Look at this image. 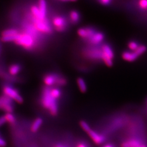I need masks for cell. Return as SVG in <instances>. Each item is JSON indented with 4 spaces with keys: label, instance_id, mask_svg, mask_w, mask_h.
<instances>
[{
    "label": "cell",
    "instance_id": "9c48e42d",
    "mask_svg": "<svg viewBox=\"0 0 147 147\" xmlns=\"http://www.w3.org/2000/svg\"><path fill=\"white\" fill-rule=\"evenodd\" d=\"M13 101L5 95L0 96V110L8 113H13L14 111Z\"/></svg>",
    "mask_w": 147,
    "mask_h": 147
},
{
    "label": "cell",
    "instance_id": "ac0fdd59",
    "mask_svg": "<svg viewBox=\"0 0 147 147\" xmlns=\"http://www.w3.org/2000/svg\"><path fill=\"white\" fill-rule=\"evenodd\" d=\"M43 121L41 118H37L32 124L31 130L33 132H36L42 125Z\"/></svg>",
    "mask_w": 147,
    "mask_h": 147
},
{
    "label": "cell",
    "instance_id": "e0dca14e",
    "mask_svg": "<svg viewBox=\"0 0 147 147\" xmlns=\"http://www.w3.org/2000/svg\"><path fill=\"white\" fill-rule=\"evenodd\" d=\"M37 5L38 7V8L40 12L41 15L44 18H47V2L44 0H40L38 1Z\"/></svg>",
    "mask_w": 147,
    "mask_h": 147
},
{
    "label": "cell",
    "instance_id": "d4e9b609",
    "mask_svg": "<svg viewBox=\"0 0 147 147\" xmlns=\"http://www.w3.org/2000/svg\"><path fill=\"white\" fill-rule=\"evenodd\" d=\"M140 9L143 11L147 10V0H141L138 2V3Z\"/></svg>",
    "mask_w": 147,
    "mask_h": 147
},
{
    "label": "cell",
    "instance_id": "d6986e66",
    "mask_svg": "<svg viewBox=\"0 0 147 147\" xmlns=\"http://www.w3.org/2000/svg\"><path fill=\"white\" fill-rule=\"evenodd\" d=\"M69 19L70 22L73 24H76L80 20V15L78 11H71L69 13Z\"/></svg>",
    "mask_w": 147,
    "mask_h": 147
},
{
    "label": "cell",
    "instance_id": "8fae6325",
    "mask_svg": "<svg viewBox=\"0 0 147 147\" xmlns=\"http://www.w3.org/2000/svg\"><path fill=\"white\" fill-rule=\"evenodd\" d=\"M52 24L53 27L58 32L65 31L67 27V21L63 16H55L53 18Z\"/></svg>",
    "mask_w": 147,
    "mask_h": 147
},
{
    "label": "cell",
    "instance_id": "9a60e30c",
    "mask_svg": "<svg viewBox=\"0 0 147 147\" xmlns=\"http://www.w3.org/2000/svg\"><path fill=\"white\" fill-rule=\"evenodd\" d=\"M121 56L124 61L129 62H132L136 61L139 57L135 51H125L123 52Z\"/></svg>",
    "mask_w": 147,
    "mask_h": 147
},
{
    "label": "cell",
    "instance_id": "6da1fadb",
    "mask_svg": "<svg viewBox=\"0 0 147 147\" xmlns=\"http://www.w3.org/2000/svg\"><path fill=\"white\" fill-rule=\"evenodd\" d=\"M57 100L50 94V87H45L43 89L41 95V104L43 108L48 111L51 116H56L58 113Z\"/></svg>",
    "mask_w": 147,
    "mask_h": 147
},
{
    "label": "cell",
    "instance_id": "603a6c76",
    "mask_svg": "<svg viewBox=\"0 0 147 147\" xmlns=\"http://www.w3.org/2000/svg\"><path fill=\"white\" fill-rule=\"evenodd\" d=\"M147 47L146 46L144 45H140V47L137 48L136 50L135 51L137 55L138 56H140L142 55L143 53H146L147 51Z\"/></svg>",
    "mask_w": 147,
    "mask_h": 147
},
{
    "label": "cell",
    "instance_id": "5bb4252c",
    "mask_svg": "<svg viewBox=\"0 0 147 147\" xmlns=\"http://www.w3.org/2000/svg\"><path fill=\"white\" fill-rule=\"evenodd\" d=\"M105 39L104 34L100 31H96L94 34L89 39L87 42L92 45H98L104 41Z\"/></svg>",
    "mask_w": 147,
    "mask_h": 147
},
{
    "label": "cell",
    "instance_id": "5b68a950",
    "mask_svg": "<svg viewBox=\"0 0 147 147\" xmlns=\"http://www.w3.org/2000/svg\"><path fill=\"white\" fill-rule=\"evenodd\" d=\"M3 95L18 104L23 102V98L17 89L9 84H5L2 87Z\"/></svg>",
    "mask_w": 147,
    "mask_h": 147
},
{
    "label": "cell",
    "instance_id": "8992f818",
    "mask_svg": "<svg viewBox=\"0 0 147 147\" xmlns=\"http://www.w3.org/2000/svg\"><path fill=\"white\" fill-rule=\"evenodd\" d=\"M101 60L105 64L110 67L113 65L115 54L112 48L107 44H103L101 47Z\"/></svg>",
    "mask_w": 147,
    "mask_h": 147
},
{
    "label": "cell",
    "instance_id": "52a82bcc",
    "mask_svg": "<svg viewBox=\"0 0 147 147\" xmlns=\"http://www.w3.org/2000/svg\"><path fill=\"white\" fill-rule=\"evenodd\" d=\"M144 143L141 137L130 136L121 143V147H138Z\"/></svg>",
    "mask_w": 147,
    "mask_h": 147
},
{
    "label": "cell",
    "instance_id": "277c9868",
    "mask_svg": "<svg viewBox=\"0 0 147 147\" xmlns=\"http://www.w3.org/2000/svg\"><path fill=\"white\" fill-rule=\"evenodd\" d=\"M43 82L47 87H52L53 86H63L67 84V80L64 77L53 73L47 74L44 75Z\"/></svg>",
    "mask_w": 147,
    "mask_h": 147
},
{
    "label": "cell",
    "instance_id": "f546056e",
    "mask_svg": "<svg viewBox=\"0 0 147 147\" xmlns=\"http://www.w3.org/2000/svg\"><path fill=\"white\" fill-rule=\"evenodd\" d=\"M54 147H67V146L65 145V144L58 143L57 144H56Z\"/></svg>",
    "mask_w": 147,
    "mask_h": 147
},
{
    "label": "cell",
    "instance_id": "484cf974",
    "mask_svg": "<svg viewBox=\"0 0 147 147\" xmlns=\"http://www.w3.org/2000/svg\"><path fill=\"white\" fill-rule=\"evenodd\" d=\"M75 147H89V145L87 144V143L84 141L81 140L79 141L76 144Z\"/></svg>",
    "mask_w": 147,
    "mask_h": 147
},
{
    "label": "cell",
    "instance_id": "7c38bea8",
    "mask_svg": "<svg viewBox=\"0 0 147 147\" xmlns=\"http://www.w3.org/2000/svg\"><path fill=\"white\" fill-rule=\"evenodd\" d=\"M84 55L88 59L93 60H101V48L90 47L84 51Z\"/></svg>",
    "mask_w": 147,
    "mask_h": 147
},
{
    "label": "cell",
    "instance_id": "4fadbf2b",
    "mask_svg": "<svg viewBox=\"0 0 147 147\" xmlns=\"http://www.w3.org/2000/svg\"><path fill=\"white\" fill-rule=\"evenodd\" d=\"M96 31L94 28L91 27H81L78 30V34L81 39L87 42L94 34Z\"/></svg>",
    "mask_w": 147,
    "mask_h": 147
},
{
    "label": "cell",
    "instance_id": "44dd1931",
    "mask_svg": "<svg viewBox=\"0 0 147 147\" xmlns=\"http://www.w3.org/2000/svg\"><path fill=\"white\" fill-rule=\"evenodd\" d=\"M5 118L6 122L8 123L11 125H13L16 123V118L14 115L12 113H5V115H4Z\"/></svg>",
    "mask_w": 147,
    "mask_h": 147
},
{
    "label": "cell",
    "instance_id": "3957f363",
    "mask_svg": "<svg viewBox=\"0 0 147 147\" xmlns=\"http://www.w3.org/2000/svg\"><path fill=\"white\" fill-rule=\"evenodd\" d=\"M27 20L31 22L33 26L40 34H49L51 33L53 29L47 19L44 20L32 18L28 14L27 15Z\"/></svg>",
    "mask_w": 147,
    "mask_h": 147
},
{
    "label": "cell",
    "instance_id": "1f68e13d",
    "mask_svg": "<svg viewBox=\"0 0 147 147\" xmlns=\"http://www.w3.org/2000/svg\"><path fill=\"white\" fill-rule=\"evenodd\" d=\"M138 147H147V143H144L142 144L140 146H139Z\"/></svg>",
    "mask_w": 147,
    "mask_h": 147
},
{
    "label": "cell",
    "instance_id": "4316f807",
    "mask_svg": "<svg viewBox=\"0 0 147 147\" xmlns=\"http://www.w3.org/2000/svg\"><path fill=\"white\" fill-rule=\"evenodd\" d=\"M99 2L101 5L107 6V5H110L112 1L111 0H101L99 1Z\"/></svg>",
    "mask_w": 147,
    "mask_h": 147
},
{
    "label": "cell",
    "instance_id": "2e32d148",
    "mask_svg": "<svg viewBox=\"0 0 147 147\" xmlns=\"http://www.w3.org/2000/svg\"><path fill=\"white\" fill-rule=\"evenodd\" d=\"M21 70V65L18 63H14L9 67L8 74L11 77H15L20 73Z\"/></svg>",
    "mask_w": 147,
    "mask_h": 147
},
{
    "label": "cell",
    "instance_id": "7402d4cb",
    "mask_svg": "<svg viewBox=\"0 0 147 147\" xmlns=\"http://www.w3.org/2000/svg\"><path fill=\"white\" fill-rule=\"evenodd\" d=\"M140 45L136 41L131 40L128 42L127 47H129L130 51H135L137 49V48L140 47Z\"/></svg>",
    "mask_w": 147,
    "mask_h": 147
},
{
    "label": "cell",
    "instance_id": "7a4b0ae2",
    "mask_svg": "<svg viewBox=\"0 0 147 147\" xmlns=\"http://www.w3.org/2000/svg\"><path fill=\"white\" fill-rule=\"evenodd\" d=\"M39 41V40L37 38L22 30L19 32L14 42L20 47L27 50H31L36 47Z\"/></svg>",
    "mask_w": 147,
    "mask_h": 147
},
{
    "label": "cell",
    "instance_id": "83f0119b",
    "mask_svg": "<svg viewBox=\"0 0 147 147\" xmlns=\"http://www.w3.org/2000/svg\"><path fill=\"white\" fill-rule=\"evenodd\" d=\"M5 123H6V121L4 116H1L0 117V127L3 126Z\"/></svg>",
    "mask_w": 147,
    "mask_h": 147
},
{
    "label": "cell",
    "instance_id": "4dcf8cb0",
    "mask_svg": "<svg viewBox=\"0 0 147 147\" xmlns=\"http://www.w3.org/2000/svg\"><path fill=\"white\" fill-rule=\"evenodd\" d=\"M101 147H116V146L112 143H107L103 145Z\"/></svg>",
    "mask_w": 147,
    "mask_h": 147
},
{
    "label": "cell",
    "instance_id": "30bf717a",
    "mask_svg": "<svg viewBox=\"0 0 147 147\" xmlns=\"http://www.w3.org/2000/svg\"><path fill=\"white\" fill-rule=\"evenodd\" d=\"M86 133L88 135L90 138L93 141V142L96 145L102 144L106 141L107 138L105 135L95 131L91 127L86 132Z\"/></svg>",
    "mask_w": 147,
    "mask_h": 147
},
{
    "label": "cell",
    "instance_id": "ffe728a7",
    "mask_svg": "<svg viewBox=\"0 0 147 147\" xmlns=\"http://www.w3.org/2000/svg\"><path fill=\"white\" fill-rule=\"evenodd\" d=\"M77 84L79 87L80 90L82 93L86 92L87 90V86L86 81L82 78H79L77 79Z\"/></svg>",
    "mask_w": 147,
    "mask_h": 147
},
{
    "label": "cell",
    "instance_id": "f1b7e54d",
    "mask_svg": "<svg viewBox=\"0 0 147 147\" xmlns=\"http://www.w3.org/2000/svg\"><path fill=\"white\" fill-rule=\"evenodd\" d=\"M6 146L5 140L0 136V147H5Z\"/></svg>",
    "mask_w": 147,
    "mask_h": 147
},
{
    "label": "cell",
    "instance_id": "d6a6232c",
    "mask_svg": "<svg viewBox=\"0 0 147 147\" xmlns=\"http://www.w3.org/2000/svg\"></svg>",
    "mask_w": 147,
    "mask_h": 147
},
{
    "label": "cell",
    "instance_id": "cb8c5ba5",
    "mask_svg": "<svg viewBox=\"0 0 147 147\" xmlns=\"http://www.w3.org/2000/svg\"><path fill=\"white\" fill-rule=\"evenodd\" d=\"M80 125L82 129V130L84 131V132L87 131L90 128V126L89 125V124L84 121H80Z\"/></svg>",
    "mask_w": 147,
    "mask_h": 147
},
{
    "label": "cell",
    "instance_id": "ba28073f",
    "mask_svg": "<svg viewBox=\"0 0 147 147\" xmlns=\"http://www.w3.org/2000/svg\"><path fill=\"white\" fill-rule=\"evenodd\" d=\"M19 32L16 28H8L2 32L1 39L3 42H14Z\"/></svg>",
    "mask_w": 147,
    "mask_h": 147
}]
</instances>
